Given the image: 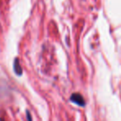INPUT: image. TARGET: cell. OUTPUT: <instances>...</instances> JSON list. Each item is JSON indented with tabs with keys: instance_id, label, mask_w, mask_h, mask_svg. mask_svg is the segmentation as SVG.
<instances>
[{
	"instance_id": "cell-2",
	"label": "cell",
	"mask_w": 121,
	"mask_h": 121,
	"mask_svg": "<svg viewBox=\"0 0 121 121\" xmlns=\"http://www.w3.org/2000/svg\"><path fill=\"white\" fill-rule=\"evenodd\" d=\"M13 68H14V71H15V73L17 76H21L22 75V67H21L20 62H19V60L17 59H15V61L13 63Z\"/></svg>"
},
{
	"instance_id": "cell-1",
	"label": "cell",
	"mask_w": 121,
	"mask_h": 121,
	"mask_svg": "<svg viewBox=\"0 0 121 121\" xmlns=\"http://www.w3.org/2000/svg\"><path fill=\"white\" fill-rule=\"evenodd\" d=\"M71 101L75 103V104H76L79 106H85V104H86V102H85V99L83 98V96L81 94H78V93H74V94L71 95Z\"/></svg>"
}]
</instances>
